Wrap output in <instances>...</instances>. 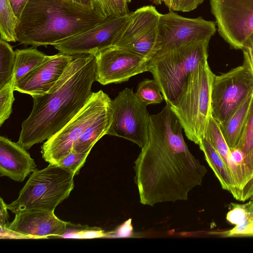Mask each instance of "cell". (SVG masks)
Here are the masks:
<instances>
[{"instance_id": "obj_1", "label": "cell", "mask_w": 253, "mask_h": 253, "mask_svg": "<svg viewBox=\"0 0 253 253\" xmlns=\"http://www.w3.org/2000/svg\"><path fill=\"white\" fill-rule=\"evenodd\" d=\"M182 129L168 104L150 115L147 140L134 166L141 204L187 200L189 192L201 185L207 169L190 152Z\"/></svg>"}, {"instance_id": "obj_2", "label": "cell", "mask_w": 253, "mask_h": 253, "mask_svg": "<svg viewBox=\"0 0 253 253\" xmlns=\"http://www.w3.org/2000/svg\"><path fill=\"white\" fill-rule=\"evenodd\" d=\"M96 81L94 55H75L66 71L46 93L33 96V106L21 125L18 143L26 150L48 139L84 106Z\"/></svg>"}, {"instance_id": "obj_3", "label": "cell", "mask_w": 253, "mask_h": 253, "mask_svg": "<svg viewBox=\"0 0 253 253\" xmlns=\"http://www.w3.org/2000/svg\"><path fill=\"white\" fill-rule=\"evenodd\" d=\"M105 19L95 9L69 0H28L16 29L17 41L34 47L53 45Z\"/></svg>"}, {"instance_id": "obj_4", "label": "cell", "mask_w": 253, "mask_h": 253, "mask_svg": "<svg viewBox=\"0 0 253 253\" xmlns=\"http://www.w3.org/2000/svg\"><path fill=\"white\" fill-rule=\"evenodd\" d=\"M215 75L208 60L203 62L187 78L171 110L177 117L187 138L199 145L204 137L211 117V93Z\"/></svg>"}, {"instance_id": "obj_5", "label": "cell", "mask_w": 253, "mask_h": 253, "mask_svg": "<svg viewBox=\"0 0 253 253\" xmlns=\"http://www.w3.org/2000/svg\"><path fill=\"white\" fill-rule=\"evenodd\" d=\"M210 40L189 43L151 59L148 71L158 84L166 104L174 102L189 74L208 60Z\"/></svg>"}, {"instance_id": "obj_6", "label": "cell", "mask_w": 253, "mask_h": 253, "mask_svg": "<svg viewBox=\"0 0 253 253\" xmlns=\"http://www.w3.org/2000/svg\"><path fill=\"white\" fill-rule=\"evenodd\" d=\"M74 176L70 171L54 164L36 169L20 190L17 199L7 205L8 209L14 214L32 210L54 211L56 207L69 197L74 187Z\"/></svg>"}, {"instance_id": "obj_7", "label": "cell", "mask_w": 253, "mask_h": 253, "mask_svg": "<svg viewBox=\"0 0 253 253\" xmlns=\"http://www.w3.org/2000/svg\"><path fill=\"white\" fill-rule=\"evenodd\" d=\"M111 98L102 90L93 92L81 110L42 145V158L49 164L56 165L68 155L86 128L111 106Z\"/></svg>"}, {"instance_id": "obj_8", "label": "cell", "mask_w": 253, "mask_h": 253, "mask_svg": "<svg viewBox=\"0 0 253 253\" xmlns=\"http://www.w3.org/2000/svg\"><path fill=\"white\" fill-rule=\"evenodd\" d=\"M253 93V75L249 65H243L213 78L211 114L218 123L226 121Z\"/></svg>"}, {"instance_id": "obj_9", "label": "cell", "mask_w": 253, "mask_h": 253, "mask_svg": "<svg viewBox=\"0 0 253 253\" xmlns=\"http://www.w3.org/2000/svg\"><path fill=\"white\" fill-rule=\"evenodd\" d=\"M112 124L108 134L121 137L141 148L148 138L150 119L146 106L136 97L132 89L126 88L111 102Z\"/></svg>"}, {"instance_id": "obj_10", "label": "cell", "mask_w": 253, "mask_h": 253, "mask_svg": "<svg viewBox=\"0 0 253 253\" xmlns=\"http://www.w3.org/2000/svg\"><path fill=\"white\" fill-rule=\"evenodd\" d=\"M161 14L152 5L129 12L112 45L152 59L158 52L156 43Z\"/></svg>"}, {"instance_id": "obj_11", "label": "cell", "mask_w": 253, "mask_h": 253, "mask_svg": "<svg viewBox=\"0 0 253 253\" xmlns=\"http://www.w3.org/2000/svg\"><path fill=\"white\" fill-rule=\"evenodd\" d=\"M216 31V23L202 17L189 18L169 11L161 14L157 39L156 54L189 43L211 39Z\"/></svg>"}, {"instance_id": "obj_12", "label": "cell", "mask_w": 253, "mask_h": 253, "mask_svg": "<svg viewBox=\"0 0 253 253\" xmlns=\"http://www.w3.org/2000/svg\"><path fill=\"white\" fill-rule=\"evenodd\" d=\"M210 6L219 35L242 50L253 34V0H211Z\"/></svg>"}, {"instance_id": "obj_13", "label": "cell", "mask_w": 253, "mask_h": 253, "mask_svg": "<svg viewBox=\"0 0 253 253\" xmlns=\"http://www.w3.org/2000/svg\"><path fill=\"white\" fill-rule=\"evenodd\" d=\"M96 81L102 85L119 84L148 71L150 59L123 48L111 45L94 55Z\"/></svg>"}, {"instance_id": "obj_14", "label": "cell", "mask_w": 253, "mask_h": 253, "mask_svg": "<svg viewBox=\"0 0 253 253\" xmlns=\"http://www.w3.org/2000/svg\"><path fill=\"white\" fill-rule=\"evenodd\" d=\"M128 14L105 18L100 23L53 45L59 52L70 55H94L100 50L112 45Z\"/></svg>"}, {"instance_id": "obj_15", "label": "cell", "mask_w": 253, "mask_h": 253, "mask_svg": "<svg viewBox=\"0 0 253 253\" xmlns=\"http://www.w3.org/2000/svg\"><path fill=\"white\" fill-rule=\"evenodd\" d=\"M75 56L60 52L47 55L41 64L15 84L14 90L32 97L47 93L62 77Z\"/></svg>"}, {"instance_id": "obj_16", "label": "cell", "mask_w": 253, "mask_h": 253, "mask_svg": "<svg viewBox=\"0 0 253 253\" xmlns=\"http://www.w3.org/2000/svg\"><path fill=\"white\" fill-rule=\"evenodd\" d=\"M69 223L58 218L54 211L32 210L15 214L14 220L6 226L26 239L63 236Z\"/></svg>"}, {"instance_id": "obj_17", "label": "cell", "mask_w": 253, "mask_h": 253, "mask_svg": "<svg viewBox=\"0 0 253 253\" xmlns=\"http://www.w3.org/2000/svg\"><path fill=\"white\" fill-rule=\"evenodd\" d=\"M18 142L0 136V175L23 182L37 169L34 160Z\"/></svg>"}, {"instance_id": "obj_18", "label": "cell", "mask_w": 253, "mask_h": 253, "mask_svg": "<svg viewBox=\"0 0 253 253\" xmlns=\"http://www.w3.org/2000/svg\"><path fill=\"white\" fill-rule=\"evenodd\" d=\"M199 146L222 189L230 192L235 199L238 200V191L234 180L227 166L220 155L205 137L201 139Z\"/></svg>"}, {"instance_id": "obj_19", "label": "cell", "mask_w": 253, "mask_h": 253, "mask_svg": "<svg viewBox=\"0 0 253 253\" xmlns=\"http://www.w3.org/2000/svg\"><path fill=\"white\" fill-rule=\"evenodd\" d=\"M111 124L110 106L86 128L75 143L72 150L77 153L90 152L95 143L103 136L108 134Z\"/></svg>"}, {"instance_id": "obj_20", "label": "cell", "mask_w": 253, "mask_h": 253, "mask_svg": "<svg viewBox=\"0 0 253 253\" xmlns=\"http://www.w3.org/2000/svg\"><path fill=\"white\" fill-rule=\"evenodd\" d=\"M204 137L218 153L227 166L239 193L241 180L237 168L233 161L230 149L222 134L219 124L211 116L209 120Z\"/></svg>"}, {"instance_id": "obj_21", "label": "cell", "mask_w": 253, "mask_h": 253, "mask_svg": "<svg viewBox=\"0 0 253 253\" xmlns=\"http://www.w3.org/2000/svg\"><path fill=\"white\" fill-rule=\"evenodd\" d=\"M253 93L248 97L225 122L219 124L222 134L230 150L238 145L243 133Z\"/></svg>"}, {"instance_id": "obj_22", "label": "cell", "mask_w": 253, "mask_h": 253, "mask_svg": "<svg viewBox=\"0 0 253 253\" xmlns=\"http://www.w3.org/2000/svg\"><path fill=\"white\" fill-rule=\"evenodd\" d=\"M235 148L242 155L244 165L253 188V96L244 129Z\"/></svg>"}, {"instance_id": "obj_23", "label": "cell", "mask_w": 253, "mask_h": 253, "mask_svg": "<svg viewBox=\"0 0 253 253\" xmlns=\"http://www.w3.org/2000/svg\"><path fill=\"white\" fill-rule=\"evenodd\" d=\"M15 53L13 72L15 84L41 64L47 56L33 47L18 49Z\"/></svg>"}, {"instance_id": "obj_24", "label": "cell", "mask_w": 253, "mask_h": 253, "mask_svg": "<svg viewBox=\"0 0 253 253\" xmlns=\"http://www.w3.org/2000/svg\"><path fill=\"white\" fill-rule=\"evenodd\" d=\"M18 20L8 0H0V39L16 42V29Z\"/></svg>"}, {"instance_id": "obj_25", "label": "cell", "mask_w": 253, "mask_h": 253, "mask_svg": "<svg viewBox=\"0 0 253 253\" xmlns=\"http://www.w3.org/2000/svg\"><path fill=\"white\" fill-rule=\"evenodd\" d=\"M15 51L8 42L0 40V88L9 83L13 78Z\"/></svg>"}, {"instance_id": "obj_26", "label": "cell", "mask_w": 253, "mask_h": 253, "mask_svg": "<svg viewBox=\"0 0 253 253\" xmlns=\"http://www.w3.org/2000/svg\"><path fill=\"white\" fill-rule=\"evenodd\" d=\"M135 94L145 106L161 103L164 98L160 87L156 81L145 79L137 85Z\"/></svg>"}, {"instance_id": "obj_27", "label": "cell", "mask_w": 253, "mask_h": 253, "mask_svg": "<svg viewBox=\"0 0 253 253\" xmlns=\"http://www.w3.org/2000/svg\"><path fill=\"white\" fill-rule=\"evenodd\" d=\"M126 0H94L95 9L104 18L120 17L129 12Z\"/></svg>"}, {"instance_id": "obj_28", "label": "cell", "mask_w": 253, "mask_h": 253, "mask_svg": "<svg viewBox=\"0 0 253 253\" xmlns=\"http://www.w3.org/2000/svg\"><path fill=\"white\" fill-rule=\"evenodd\" d=\"M243 206L247 217L242 223L230 230L214 234L225 237L253 236V201L251 200Z\"/></svg>"}, {"instance_id": "obj_29", "label": "cell", "mask_w": 253, "mask_h": 253, "mask_svg": "<svg viewBox=\"0 0 253 253\" xmlns=\"http://www.w3.org/2000/svg\"><path fill=\"white\" fill-rule=\"evenodd\" d=\"M15 86L14 76L11 80L0 88V126L7 120L12 112L14 101L13 92Z\"/></svg>"}, {"instance_id": "obj_30", "label": "cell", "mask_w": 253, "mask_h": 253, "mask_svg": "<svg viewBox=\"0 0 253 253\" xmlns=\"http://www.w3.org/2000/svg\"><path fill=\"white\" fill-rule=\"evenodd\" d=\"M89 153H77L72 150L56 165L70 171L75 176L79 173Z\"/></svg>"}, {"instance_id": "obj_31", "label": "cell", "mask_w": 253, "mask_h": 253, "mask_svg": "<svg viewBox=\"0 0 253 253\" xmlns=\"http://www.w3.org/2000/svg\"><path fill=\"white\" fill-rule=\"evenodd\" d=\"M157 5L164 3L169 11L190 12L197 8L205 0H150Z\"/></svg>"}, {"instance_id": "obj_32", "label": "cell", "mask_w": 253, "mask_h": 253, "mask_svg": "<svg viewBox=\"0 0 253 253\" xmlns=\"http://www.w3.org/2000/svg\"><path fill=\"white\" fill-rule=\"evenodd\" d=\"M247 217L243 204L231 203L230 210L227 212L226 219L235 225L242 223Z\"/></svg>"}, {"instance_id": "obj_33", "label": "cell", "mask_w": 253, "mask_h": 253, "mask_svg": "<svg viewBox=\"0 0 253 253\" xmlns=\"http://www.w3.org/2000/svg\"><path fill=\"white\" fill-rule=\"evenodd\" d=\"M132 231L131 219H129L121 225L115 231L107 233V237H128L131 236Z\"/></svg>"}, {"instance_id": "obj_34", "label": "cell", "mask_w": 253, "mask_h": 253, "mask_svg": "<svg viewBox=\"0 0 253 253\" xmlns=\"http://www.w3.org/2000/svg\"><path fill=\"white\" fill-rule=\"evenodd\" d=\"M12 8L19 20L28 0H8Z\"/></svg>"}, {"instance_id": "obj_35", "label": "cell", "mask_w": 253, "mask_h": 253, "mask_svg": "<svg viewBox=\"0 0 253 253\" xmlns=\"http://www.w3.org/2000/svg\"><path fill=\"white\" fill-rule=\"evenodd\" d=\"M242 50L244 61L249 65L253 75V47L246 43Z\"/></svg>"}, {"instance_id": "obj_36", "label": "cell", "mask_w": 253, "mask_h": 253, "mask_svg": "<svg viewBox=\"0 0 253 253\" xmlns=\"http://www.w3.org/2000/svg\"><path fill=\"white\" fill-rule=\"evenodd\" d=\"M8 208L7 204L4 202L3 199L0 198V226L6 227L8 223L9 215L8 214Z\"/></svg>"}, {"instance_id": "obj_37", "label": "cell", "mask_w": 253, "mask_h": 253, "mask_svg": "<svg viewBox=\"0 0 253 253\" xmlns=\"http://www.w3.org/2000/svg\"><path fill=\"white\" fill-rule=\"evenodd\" d=\"M72 2L77 3L79 4L91 8H94V0H69Z\"/></svg>"}, {"instance_id": "obj_38", "label": "cell", "mask_w": 253, "mask_h": 253, "mask_svg": "<svg viewBox=\"0 0 253 253\" xmlns=\"http://www.w3.org/2000/svg\"><path fill=\"white\" fill-rule=\"evenodd\" d=\"M246 43L248 44L253 47V34L249 38Z\"/></svg>"}, {"instance_id": "obj_39", "label": "cell", "mask_w": 253, "mask_h": 253, "mask_svg": "<svg viewBox=\"0 0 253 253\" xmlns=\"http://www.w3.org/2000/svg\"><path fill=\"white\" fill-rule=\"evenodd\" d=\"M126 1H127V2L128 3H129L131 1V0H126Z\"/></svg>"}, {"instance_id": "obj_40", "label": "cell", "mask_w": 253, "mask_h": 253, "mask_svg": "<svg viewBox=\"0 0 253 253\" xmlns=\"http://www.w3.org/2000/svg\"><path fill=\"white\" fill-rule=\"evenodd\" d=\"M251 200H252L253 201V196H252V197L250 198Z\"/></svg>"}]
</instances>
